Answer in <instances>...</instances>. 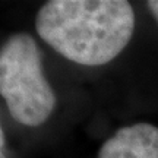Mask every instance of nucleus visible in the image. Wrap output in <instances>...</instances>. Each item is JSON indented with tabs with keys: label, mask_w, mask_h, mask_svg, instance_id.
Segmentation results:
<instances>
[{
	"label": "nucleus",
	"mask_w": 158,
	"mask_h": 158,
	"mask_svg": "<svg viewBox=\"0 0 158 158\" xmlns=\"http://www.w3.org/2000/svg\"><path fill=\"white\" fill-rule=\"evenodd\" d=\"M37 32L70 62L100 66L132 38L135 13L126 0H51L37 13Z\"/></svg>",
	"instance_id": "obj_1"
},
{
	"label": "nucleus",
	"mask_w": 158,
	"mask_h": 158,
	"mask_svg": "<svg viewBox=\"0 0 158 158\" xmlns=\"http://www.w3.org/2000/svg\"><path fill=\"white\" fill-rule=\"evenodd\" d=\"M0 94L18 123L38 126L56 107V95L47 82L41 53L27 32L10 35L0 51Z\"/></svg>",
	"instance_id": "obj_2"
},
{
	"label": "nucleus",
	"mask_w": 158,
	"mask_h": 158,
	"mask_svg": "<svg viewBox=\"0 0 158 158\" xmlns=\"http://www.w3.org/2000/svg\"><path fill=\"white\" fill-rule=\"evenodd\" d=\"M98 158H158V127L149 123L124 126L102 143Z\"/></svg>",
	"instance_id": "obj_3"
},
{
	"label": "nucleus",
	"mask_w": 158,
	"mask_h": 158,
	"mask_svg": "<svg viewBox=\"0 0 158 158\" xmlns=\"http://www.w3.org/2000/svg\"><path fill=\"white\" fill-rule=\"evenodd\" d=\"M149 12L152 13V16L155 18V21L158 22V0H149L147 3Z\"/></svg>",
	"instance_id": "obj_4"
},
{
	"label": "nucleus",
	"mask_w": 158,
	"mask_h": 158,
	"mask_svg": "<svg viewBox=\"0 0 158 158\" xmlns=\"http://www.w3.org/2000/svg\"><path fill=\"white\" fill-rule=\"evenodd\" d=\"M0 158H7L5 154V132L3 129L0 130Z\"/></svg>",
	"instance_id": "obj_5"
}]
</instances>
